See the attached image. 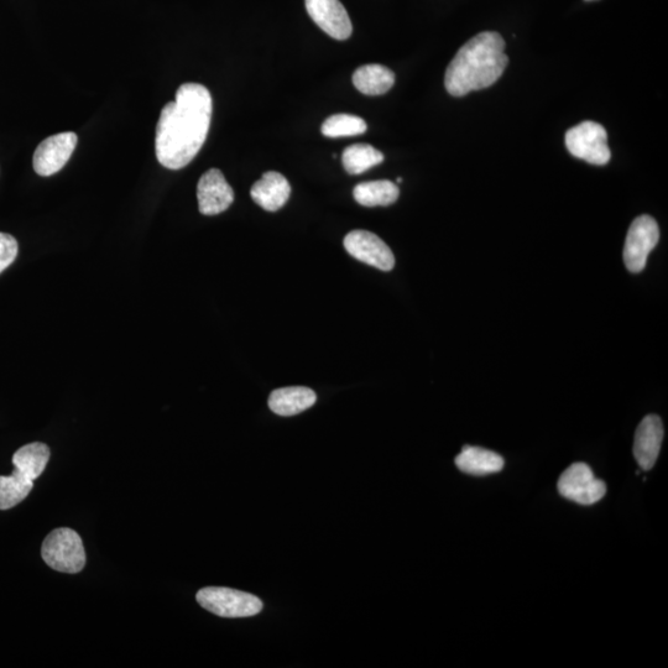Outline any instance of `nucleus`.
I'll return each mask as SVG.
<instances>
[{
    "label": "nucleus",
    "mask_w": 668,
    "mask_h": 668,
    "mask_svg": "<svg viewBox=\"0 0 668 668\" xmlns=\"http://www.w3.org/2000/svg\"><path fill=\"white\" fill-rule=\"evenodd\" d=\"M212 111V96L205 86L185 83L177 90L175 101L163 108L156 127V158L161 165L180 170L196 158L206 142Z\"/></svg>",
    "instance_id": "f257e3e1"
},
{
    "label": "nucleus",
    "mask_w": 668,
    "mask_h": 668,
    "mask_svg": "<svg viewBox=\"0 0 668 668\" xmlns=\"http://www.w3.org/2000/svg\"><path fill=\"white\" fill-rule=\"evenodd\" d=\"M505 43L494 31L480 33L464 44L448 65L445 86L454 97L494 85L508 66Z\"/></svg>",
    "instance_id": "f03ea898"
},
{
    "label": "nucleus",
    "mask_w": 668,
    "mask_h": 668,
    "mask_svg": "<svg viewBox=\"0 0 668 668\" xmlns=\"http://www.w3.org/2000/svg\"><path fill=\"white\" fill-rule=\"evenodd\" d=\"M41 557L57 572L78 573L86 566V551L81 536L69 527L50 532L41 547Z\"/></svg>",
    "instance_id": "7ed1b4c3"
},
{
    "label": "nucleus",
    "mask_w": 668,
    "mask_h": 668,
    "mask_svg": "<svg viewBox=\"0 0 668 668\" xmlns=\"http://www.w3.org/2000/svg\"><path fill=\"white\" fill-rule=\"evenodd\" d=\"M196 599L202 608L222 618L254 617L263 609L262 600L258 597L231 588H203Z\"/></svg>",
    "instance_id": "20e7f679"
},
{
    "label": "nucleus",
    "mask_w": 668,
    "mask_h": 668,
    "mask_svg": "<svg viewBox=\"0 0 668 668\" xmlns=\"http://www.w3.org/2000/svg\"><path fill=\"white\" fill-rule=\"evenodd\" d=\"M566 146L574 158L592 165H607L612 158L608 146V134L603 125L583 122L566 133Z\"/></svg>",
    "instance_id": "39448f33"
},
{
    "label": "nucleus",
    "mask_w": 668,
    "mask_h": 668,
    "mask_svg": "<svg viewBox=\"0 0 668 668\" xmlns=\"http://www.w3.org/2000/svg\"><path fill=\"white\" fill-rule=\"evenodd\" d=\"M558 492L574 503L593 505L607 494V485L594 477L586 463H574L558 479Z\"/></svg>",
    "instance_id": "423d86ee"
},
{
    "label": "nucleus",
    "mask_w": 668,
    "mask_h": 668,
    "mask_svg": "<svg viewBox=\"0 0 668 668\" xmlns=\"http://www.w3.org/2000/svg\"><path fill=\"white\" fill-rule=\"evenodd\" d=\"M660 239V229L654 218L640 216L629 228L624 247V262L631 273L638 274L646 266L647 257Z\"/></svg>",
    "instance_id": "0eeeda50"
},
{
    "label": "nucleus",
    "mask_w": 668,
    "mask_h": 668,
    "mask_svg": "<svg viewBox=\"0 0 668 668\" xmlns=\"http://www.w3.org/2000/svg\"><path fill=\"white\" fill-rule=\"evenodd\" d=\"M343 244L348 254L359 262L383 271L394 269V254L377 234L368 231H353L347 234Z\"/></svg>",
    "instance_id": "6e6552de"
},
{
    "label": "nucleus",
    "mask_w": 668,
    "mask_h": 668,
    "mask_svg": "<svg viewBox=\"0 0 668 668\" xmlns=\"http://www.w3.org/2000/svg\"><path fill=\"white\" fill-rule=\"evenodd\" d=\"M75 133L65 132L45 139L35 150L33 166L36 174L51 176L57 174L72 156L77 146Z\"/></svg>",
    "instance_id": "1a4fd4ad"
},
{
    "label": "nucleus",
    "mask_w": 668,
    "mask_h": 668,
    "mask_svg": "<svg viewBox=\"0 0 668 668\" xmlns=\"http://www.w3.org/2000/svg\"><path fill=\"white\" fill-rule=\"evenodd\" d=\"M200 212L205 216H216L227 211L234 201V191L221 170L211 169L202 175L197 186Z\"/></svg>",
    "instance_id": "9d476101"
},
{
    "label": "nucleus",
    "mask_w": 668,
    "mask_h": 668,
    "mask_svg": "<svg viewBox=\"0 0 668 668\" xmlns=\"http://www.w3.org/2000/svg\"><path fill=\"white\" fill-rule=\"evenodd\" d=\"M307 13L313 22L336 40H347L353 26L346 8L339 0H305Z\"/></svg>",
    "instance_id": "9b49d317"
},
{
    "label": "nucleus",
    "mask_w": 668,
    "mask_h": 668,
    "mask_svg": "<svg viewBox=\"0 0 668 668\" xmlns=\"http://www.w3.org/2000/svg\"><path fill=\"white\" fill-rule=\"evenodd\" d=\"M664 441V425L659 416L649 415L640 422L634 441V457L644 471L654 468Z\"/></svg>",
    "instance_id": "f8f14e48"
},
{
    "label": "nucleus",
    "mask_w": 668,
    "mask_h": 668,
    "mask_svg": "<svg viewBox=\"0 0 668 668\" xmlns=\"http://www.w3.org/2000/svg\"><path fill=\"white\" fill-rule=\"evenodd\" d=\"M291 186L286 177L279 172L269 171L262 179L255 182L250 191L253 201L268 212L279 211L289 200Z\"/></svg>",
    "instance_id": "ddd939ff"
},
{
    "label": "nucleus",
    "mask_w": 668,
    "mask_h": 668,
    "mask_svg": "<svg viewBox=\"0 0 668 668\" xmlns=\"http://www.w3.org/2000/svg\"><path fill=\"white\" fill-rule=\"evenodd\" d=\"M315 391L305 386H290L273 391L269 398V407L279 416H295L316 404Z\"/></svg>",
    "instance_id": "4468645a"
},
{
    "label": "nucleus",
    "mask_w": 668,
    "mask_h": 668,
    "mask_svg": "<svg viewBox=\"0 0 668 668\" xmlns=\"http://www.w3.org/2000/svg\"><path fill=\"white\" fill-rule=\"evenodd\" d=\"M459 471L471 476H488L504 468V459L500 454L484 448L464 446L456 458Z\"/></svg>",
    "instance_id": "2eb2a0df"
},
{
    "label": "nucleus",
    "mask_w": 668,
    "mask_h": 668,
    "mask_svg": "<svg viewBox=\"0 0 668 668\" xmlns=\"http://www.w3.org/2000/svg\"><path fill=\"white\" fill-rule=\"evenodd\" d=\"M353 83L364 95L380 96L393 88L395 73L383 65H364L354 72Z\"/></svg>",
    "instance_id": "dca6fc26"
},
{
    "label": "nucleus",
    "mask_w": 668,
    "mask_h": 668,
    "mask_svg": "<svg viewBox=\"0 0 668 668\" xmlns=\"http://www.w3.org/2000/svg\"><path fill=\"white\" fill-rule=\"evenodd\" d=\"M399 195V187L388 180L363 182L353 191L354 200L364 207L393 205Z\"/></svg>",
    "instance_id": "f3484780"
},
{
    "label": "nucleus",
    "mask_w": 668,
    "mask_h": 668,
    "mask_svg": "<svg viewBox=\"0 0 668 668\" xmlns=\"http://www.w3.org/2000/svg\"><path fill=\"white\" fill-rule=\"evenodd\" d=\"M49 459L50 448L44 443L35 442L19 448L14 453L13 464L15 469L35 482L44 473Z\"/></svg>",
    "instance_id": "a211bd4d"
},
{
    "label": "nucleus",
    "mask_w": 668,
    "mask_h": 668,
    "mask_svg": "<svg viewBox=\"0 0 668 668\" xmlns=\"http://www.w3.org/2000/svg\"><path fill=\"white\" fill-rule=\"evenodd\" d=\"M342 161L348 174L359 175L382 164L384 154L372 145L354 144L343 151Z\"/></svg>",
    "instance_id": "6ab92c4d"
},
{
    "label": "nucleus",
    "mask_w": 668,
    "mask_h": 668,
    "mask_svg": "<svg viewBox=\"0 0 668 668\" xmlns=\"http://www.w3.org/2000/svg\"><path fill=\"white\" fill-rule=\"evenodd\" d=\"M34 488V480L15 469L10 476H0V510H8L22 503Z\"/></svg>",
    "instance_id": "aec40b11"
},
{
    "label": "nucleus",
    "mask_w": 668,
    "mask_h": 668,
    "mask_svg": "<svg viewBox=\"0 0 668 668\" xmlns=\"http://www.w3.org/2000/svg\"><path fill=\"white\" fill-rule=\"evenodd\" d=\"M367 123L351 114H334L322 124L321 132L328 138L354 137L367 132Z\"/></svg>",
    "instance_id": "412c9836"
},
{
    "label": "nucleus",
    "mask_w": 668,
    "mask_h": 668,
    "mask_svg": "<svg viewBox=\"0 0 668 668\" xmlns=\"http://www.w3.org/2000/svg\"><path fill=\"white\" fill-rule=\"evenodd\" d=\"M18 242L13 236L7 233H0V273L8 269L17 259Z\"/></svg>",
    "instance_id": "4be33fe9"
},
{
    "label": "nucleus",
    "mask_w": 668,
    "mask_h": 668,
    "mask_svg": "<svg viewBox=\"0 0 668 668\" xmlns=\"http://www.w3.org/2000/svg\"><path fill=\"white\" fill-rule=\"evenodd\" d=\"M586 2H592V0H586Z\"/></svg>",
    "instance_id": "5701e85b"
}]
</instances>
